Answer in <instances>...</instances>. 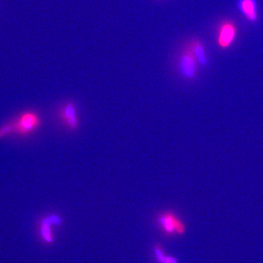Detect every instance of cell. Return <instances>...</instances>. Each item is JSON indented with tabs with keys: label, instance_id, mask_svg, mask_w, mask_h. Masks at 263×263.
I'll return each instance as SVG.
<instances>
[{
	"label": "cell",
	"instance_id": "cell-3",
	"mask_svg": "<svg viewBox=\"0 0 263 263\" xmlns=\"http://www.w3.org/2000/svg\"><path fill=\"white\" fill-rule=\"evenodd\" d=\"M159 224L165 234L183 235L186 231L184 224L172 213H164L159 217Z\"/></svg>",
	"mask_w": 263,
	"mask_h": 263
},
{
	"label": "cell",
	"instance_id": "cell-4",
	"mask_svg": "<svg viewBox=\"0 0 263 263\" xmlns=\"http://www.w3.org/2000/svg\"><path fill=\"white\" fill-rule=\"evenodd\" d=\"M236 25L231 21H225L221 24L217 36V43L222 49L228 48L236 37Z\"/></svg>",
	"mask_w": 263,
	"mask_h": 263
},
{
	"label": "cell",
	"instance_id": "cell-9",
	"mask_svg": "<svg viewBox=\"0 0 263 263\" xmlns=\"http://www.w3.org/2000/svg\"><path fill=\"white\" fill-rule=\"evenodd\" d=\"M155 253H156V258L158 261L160 263H178L175 258L171 257H167L164 255L162 249L159 247H156L155 249Z\"/></svg>",
	"mask_w": 263,
	"mask_h": 263
},
{
	"label": "cell",
	"instance_id": "cell-5",
	"mask_svg": "<svg viewBox=\"0 0 263 263\" xmlns=\"http://www.w3.org/2000/svg\"><path fill=\"white\" fill-rule=\"evenodd\" d=\"M61 220L59 217L55 215L45 217L40 222V239L45 244H51L54 241V233L51 227L52 225H59Z\"/></svg>",
	"mask_w": 263,
	"mask_h": 263
},
{
	"label": "cell",
	"instance_id": "cell-6",
	"mask_svg": "<svg viewBox=\"0 0 263 263\" xmlns=\"http://www.w3.org/2000/svg\"><path fill=\"white\" fill-rule=\"evenodd\" d=\"M59 117L63 123L70 130H76L78 127V114L74 103H67L59 112Z\"/></svg>",
	"mask_w": 263,
	"mask_h": 263
},
{
	"label": "cell",
	"instance_id": "cell-8",
	"mask_svg": "<svg viewBox=\"0 0 263 263\" xmlns=\"http://www.w3.org/2000/svg\"><path fill=\"white\" fill-rule=\"evenodd\" d=\"M195 59L197 61V63L200 65L206 66L208 65V57L206 55V48L204 45L198 39H194L189 44Z\"/></svg>",
	"mask_w": 263,
	"mask_h": 263
},
{
	"label": "cell",
	"instance_id": "cell-2",
	"mask_svg": "<svg viewBox=\"0 0 263 263\" xmlns=\"http://www.w3.org/2000/svg\"><path fill=\"white\" fill-rule=\"evenodd\" d=\"M178 67L184 78L188 80L195 79L197 75V61L189 45L183 50L180 55Z\"/></svg>",
	"mask_w": 263,
	"mask_h": 263
},
{
	"label": "cell",
	"instance_id": "cell-7",
	"mask_svg": "<svg viewBox=\"0 0 263 263\" xmlns=\"http://www.w3.org/2000/svg\"><path fill=\"white\" fill-rule=\"evenodd\" d=\"M238 8L249 21H258V4L256 0H239Z\"/></svg>",
	"mask_w": 263,
	"mask_h": 263
},
{
	"label": "cell",
	"instance_id": "cell-1",
	"mask_svg": "<svg viewBox=\"0 0 263 263\" xmlns=\"http://www.w3.org/2000/svg\"><path fill=\"white\" fill-rule=\"evenodd\" d=\"M40 125V117L35 112L28 111L23 113L12 123L6 124L0 128V138L12 133L28 135L34 132Z\"/></svg>",
	"mask_w": 263,
	"mask_h": 263
}]
</instances>
